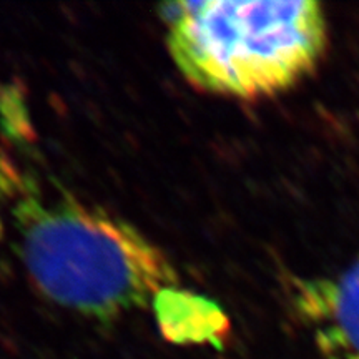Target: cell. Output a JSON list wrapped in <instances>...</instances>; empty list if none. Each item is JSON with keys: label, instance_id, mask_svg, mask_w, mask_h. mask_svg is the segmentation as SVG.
Wrapping results in <instances>:
<instances>
[{"label": "cell", "instance_id": "cell-1", "mask_svg": "<svg viewBox=\"0 0 359 359\" xmlns=\"http://www.w3.org/2000/svg\"><path fill=\"white\" fill-rule=\"evenodd\" d=\"M13 213L27 273L58 306L114 318L151 306L161 291L178 286L177 269L154 241L95 206L47 203L25 193Z\"/></svg>", "mask_w": 359, "mask_h": 359}, {"label": "cell", "instance_id": "cell-3", "mask_svg": "<svg viewBox=\"0 0 359 359\" xmlns=\"http://www.w3.org/2000/svg\"><path fill=\"white\" fill-rule=\"evenodd\" d=\"M296 304L327 359H359V255L334 276L299 283Z\"/></svg>", "mask_w": 359, "mask_h": 359}, {"label": "cell", "instance_id": "cell-4", "mask_svg": "<svg viewBox=\"0 0 359 359\" xmlns=\"http://www.w3.org/2000/svg\"><path fill=\"white\" fill-rule=\"evenodd\" d=\"M160 333L182 346L219 344L228 333L226 314L210 299L178 286L163 290L154 304Z\"/></svg>", "mask_w": 359, "mask_h": 359}, {"label": "cell", "instance_id": "cell-5", "mask_svg": "<svg viewBox=\"0 0 359 359\" xmlns=\"http://www.w3.org/2000/svg\"><path fill=\"white\" fill-rule=\"evenodd\" d=\"M25 180L8 156L0 151V240L6 231V208L13 200L19 201L25 195Z\"/></svg>", "mask_w": 359, "mask_h": 359}, {"label": "cell", "instance_id": "cell-2", "mask_svg": "<svg viewBox=\"0 0 359 359\" xmlns=\"http://www.w3.org/2000/svg\"><path fill=\"white\" fill-rule=\"evenodd\" d=\"M167 45L188 83L215 95L258 100L286 92L316 69L327 43L311 0H198L161 7Z\"/></svg>", "mask_w": 359, "mask_h": 359}]
</instances>
